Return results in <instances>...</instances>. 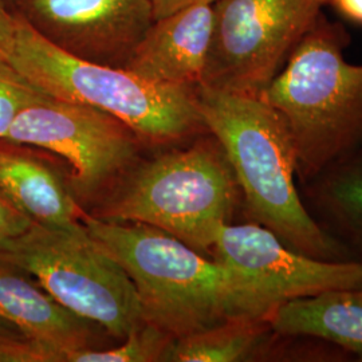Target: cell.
I'll list each match as a JSON object with an SVG mask.
<instances>
[{
    "mask_svg": "<svg viewBox=\"0 0 362 362\" xmlns=\"http://www.w3.org/2000/svg\"><path fill=\"white\" fill-rule=\"evenodd\" d=\"M82 223L129 275L144 321L175 339L233 317H267L282 303L246 275L156 227L85 212Z\"/></svg>",
    "mask_w": 362,
    "mask_h": 362,
    "instance_id": "obj_1",
    "label": "cell"
},
{
    "mask_svg": "<svg viewBox=\"0 0 362 362\" xmlns=\"http://www.w3.org/2000/svg\"><path fill=\"white\" fill-rule=\"evenodd\" d=\"M208 132L221 144L254 223L310 258L346 260L348 252L313 219L298 194L293 139L282 116L260 97L197 88Z\"/></svg>",
    "mask_w": 362,
    "mask_h": 362,
    "instance_id": "obj_2",
    "label": "cell"
},
{
    "mask_svg": "<svg viewBox=\"0 0 362 362\" xmlns=\"http://www.w3.org/2000/svg\"><path fill=\"white\" fill-rule=\"evenodd\" d=\"M344 46L341 31L320 15L259 95L285 119L303 182L362 145V65L345 59Z\"/></svg>",
    "mask_w": 362,
    "mask_h": 362,
    "instance_id": "obj_3",
    "label": "cell"
},
{
    "mask_svg": "<svg viewBox=\"0 0 362 362\" xmlns=\"http://www.w3.org/2000/svg\"><path fill=\"white\" fill-rule=\"evenodd\" d=\"M13 15L15 37L7 57L46 95L118 117L144 144L177 143L208 132L197 88L161 85L124 67L79 59L39 35L19 13Z\"/></svg>",
    "mask_w": 362,
    "mask_h": 362,
    "instance_id": "obj_4",
    "label": "cell"
},
{
    "mask_svg": "<svg viewBox=\"0 0 362 362\" xmlns=\"http://www.w3.org/2000/svg\"><path fill=\"white\" fill-rule=\"evenodd\" d=\"M240 196L221 144L206 132L134 169L93 216L152 226L211 255L220 227L233 223Z\"/></svg>",
    "mask_w": 362,
    "mask_h": 362,
    "instance_id": "obj_5",
    "label": "cell"
},
{
    "mask_svg": "<svg viewBox=\"0 0 362 362\" xmlns=\"http://www.w3.org/2000/svg\"><path fill=\"white\" fill-rule=\"evenodd\" d=\"M0 262L31 275L66 309L117 339L144 321L129 275L83 223L74 228L35 223L0 245Z\"/></svg>",
    "mask_w": 362,
    "mask_h": 362,
    "instance_id": "obj_6",
    "label": "cell"
},
{
    "mask_svg": "<svg viewBox=\"0 0 362 362\" xmlns=\"http://www.w3.org/2000/svg\"><path fill=\"white\" fill-rule=\"evenodd\" d=\"M327 0H215L200 86L259 97L286 65Z\"/></svg>",
    "mask_w": 362,
    "mask_h": 362,
    "instance_id": "obj_7",
    "label": "cell"
},
{
    "mask_svg": "<svg viewBox=\"0 0 362 362\" xmlns=\"http://www.w3.org/2000/svg\"><path fill=\"white\" fill-rule=\"evenodd\" d=\"M4 139L65 158L71 192L86 200L124 175L144 144L118 117L50 95L25 107Z\"/></svg>",
    "mask_w": 362,
    "mask_h": 362,
    "instance_id": "obj_8",
    "label": "cell"
},
{
    "mask_svg": "<svg viewBox=\"0 0 362 362\" xmlns=\"http://www.w3.org/2000/svg\"><path fill=\"white\" fill-rule=\"evenodd\" d=\"M15 13L59 50L124 69L155 21L151 0H22Z\"/></svg>",
    "mask_w": 362,
    "mask_h": 362,
    "instance_id": "obj_9",
    "label": "cell"
},
{
    "mask_svg": "<svg viewBox=\"0 0 362 362\" xmlns=\"http://www.w3.org/2000/svg\"><path fill=\"white\" fill-rule=\"evenodd\" d=\"M211 257L246 275L282 302L362 287V260L310 258L286 246L275 233L254 221L221 226Z\"/></svg>",
    "mask_w": 362,
    "mask_h": 362,
    "instance_id": "obj_10",
    "label": "cell"
},
{
    "mask_svg": "<svg viewBox=\"0 0 362 362\" xmlns=\"http://www.w3.org/2000/svg\"><path fill=\"white\" fill-rule=\"evenodd\" d=\"M214 30V1H199L155 19L127 70L156 83L199 88Z\"/></svg>",
    "mask_w": 362,
    "mask_h": 362,
    "instance_id": "obj_11",
    "label": "cell"
},
{
    "mask_svg": "<svg viewBox=\"0 0 362 362\" xmlns=\"http://www.w3.org/2000/svg\"><path fill=\"white\" fill-rule=\"evenodd\" d=\"M0 194L34 223L74 228L83 211L69 181L34 146L0 139Z\"/></svg>",
    "mask_w": 362,
    "mask_h": 362,
    "instance_id": "obj_12",
    "label": "cell"
},
{
    "mask_svg": "<svg viewBox=\"0 0 362 362\" xmlns=\"http://www.w3.org/2000/svg\"><path fill=\"white\" fill-rule=\"evenodd\" d=\"M0 321L54 351L59 362H65L70 351L91 348L90 321L66 309L23 272L1 262Z\"/></svg>",
    "mask_w": 362,
    "mask_h": 362,
    "instance_id": "obj_13",
    "label": "cell"
},
{
    "mask_svg": "<svg viewBox=\"0 0 362 362\" xmlns=\"http://www.w3.org/2000/svg\"><path fill=\"white\" fill-rule=\"evenodd\" d=\"M267 320L278 334L317 338L362 361V287L285 300Z\"/></svg>",
    "mask_w": 362,
    "mask_h": 362,
    "instance_id": "obj_14",
    "label": "cell"
},
{
    "mask_svg": "<svg viewBox=\"0 0 362 362\" xmlns=\"http://www.w3.org/2000/svg\"><path fill=\"white\" fill-rule=\"evenodd\" d=\"M285 337L274 332L267 317H233L175 339L165 361L238 362L282 357Z\"/></svg>",
    "mask_w": 362,
    "mask_h": 362,
    "instance_id": "obj_15",
    "label": "cell"
},
{
    "mask_svg": "<svg viewBox=\"0 0 362 362\" xmlns=\"http://www.w3.org/2000/svg\"><path fill=\"white\" fill-rule=\"evenodd\" d=\"M311 182L321 215L362 248V153H351Z\"/></svg>",
    "mask_w": 362,
    "mask_h": 362,
    "instance_id": "obj_16",
    "label": "cell"
},
{
    "mask_svg": "<svg viewBox=\"0 0 362 362\" xmlns=\"http://www.w3.org/2000/svg\"><path fill=\"white\" fill-rule=\"evenodd\" d=\"M175 338L143 321L124 338L121 346L107 350L70 351L65 362H158L165 361Z\"/></svg>",
    "mask_w": 362,
    "mask_h": 362,
    "instance_id": "obj_17",
    "label": "cell"
},
{
    "mask_svg": "<svg viewBox=\"0 0 362 362\" xmlns=\"http://www.w3.org/2000/svg\"><path fill=\"white\" fill-rule=\"evenodd\" d=\"M46 97L30 83L0 50V139H4L16 116L30 105Z\"/></svg>",
    "mask_w": 362,
    "mask_h": 362,
    "instance_id": "obj_18",
    "label": "cell"
},
{
    "mask_svg": "<svg viewBox=\"0 0 362 362\" xmlns=\"http://www.w3.org/2000/svg\"><path fill=\"white\" fill-rule=\"evenodd\" d=\"M0 362H59V358L11 325L0 324Z\"/></svg>",
    "mask_w": 362,
    "mask_h": 362,
    "instance_id": "obj_19",
    "label": "cell"
},
{
    "mask_svg": "<svg viewBox=\"0 0 362 362\" xmlns=\"http://www.w3.org/2000/svg\"><path fill=\"white\" fill-rule=\"evenodd\" d=\"M35 223L0 194V245L28 231Z\"/></svg>",
    "mask_w": 362,
    "mask_h": 362,
    "instance_id": "obj_20",
    "label": "cell"
},
{
    "mask_svg": "<svg viewBox=\"0 0 362 362\" xmlns=\"http://www.w3.org/2000/svg\"><path fill=\"white\" fill-rule=\"evenodd\" d=\"M338 13L350 22L362 25V0H327Z\"/></svg>",
    "mask_w": 362,
    "mask_h": 362,
    "instance_id": "obj_21",
    "label": "cell"
},
{
    "mask_svg": "<svg viewBox=\"0 0 362 362\" xmlns=\"http://www.w3.org/2000/svg\"><path fill=\"white\" fill-rule=\"evenodd\" d=\"M153 6L155 19L163 18L169 13H176L184 7H188L199 1H215V0H151Z\"/></svg>",
    "mask_w": 362,
    "mask_h": 362,
    "instance_id": "obj_22",
    "label": "cell"
},
{
    "mask_svg": "<svg viewBox=\"0 0 362 362\" xmlns=\"http://www.w3.org/2000/svg\"><path fill=\"white\" fill-rule=\"evenodd\" d=\"M15 37V15L0 11V50L10 52Z\"/></svg>",
    "mask_w": 362,
    "mask_h": 362,
    "instance_id": "obj_23",
    "label": "cell"
},
{
    "mask_svg": "<svg viewBox=\"0 0 362 362\" xmlns=\"http://www.w3.org/2000/svg\"><path fill=\"white\" fill-rule=\"evenodd\" d=\"M21 1L22 0H0V11L13 15L18 11Z\"/></svg>",
    "mask_w": 362,
    "mask_h": 362,
    "instance_id": "obj_24",
    "label": "cell"
}]
</instances>
